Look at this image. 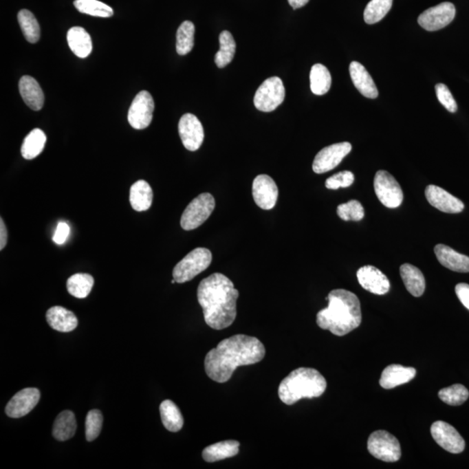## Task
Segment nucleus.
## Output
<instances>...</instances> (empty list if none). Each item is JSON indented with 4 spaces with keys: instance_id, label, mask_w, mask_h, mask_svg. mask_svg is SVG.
I'll list each match as a JSON object with an SVG mask.
<instances>
[{
    "instance_id": "423d86ee",
    "label": "nucleus",
    "mask_w": 469,
    "mask_h": 469,
    "mask_svg": "<svg viewBox=\"0 0 469 469\" xmlns=\"http://www.w3.org/2000/svg\"><path fill=\"white\" fill-rule=\"evenodd\" d=\"M215 206L216 203L212 195L200 194L184 210L181 217V227L184 230H193L202 226L212 214Z\"/></svg>"
},
{
    "instance_id": "2f4dec72",
    "label": "nucleus",
    "mask_w": 469,
    "mask_h": 469,
    "mask_svg": "<svg viewBox=\"0 0 469 469\" xmlns=\"http://www.w3.org/2000/svg\"><path fill=\"white\" fill-rule=\"evenodd\" d=\"M94 285V279L89 274L78 273L67 280L66 287L68 292L76 298H85L91 293Z\"/></svg>"
},
{
    "instance_id": "a211bd4d",
    "label": "nucleus",
    "mask_w": 469,
    "mask_h": 469,
    "mask_svg": "<svg viewBox=\"0 0 469 469\" xmlns=\"http://www.w3.org/2000/svg\"><path fill=\"white\" fill-rule=\"evenodd\" d=\"M425 196L433 207L445 213H460L464 210V204L457 197L437 186H428Z\"/></svg>"
},
{
    "instance_id": "412c9836",
    "label": "nucleus",
    "mask_w": 469,
    "mask_h": 469,
    "mask_svg": "<svg viewBox=\"0 0 469 469\" xmlns=\"http://www.w3.org/2000/svg\"><path fill=\"white\" fill-rule=\"evenodd\" d=\"M349 74L353 84L355 85L360 94L368 98L378 97V88H376L374 80L364 66L360 64L359 62L353 61L349 65Z\"/></svg>"
},
{
    "instance_id": "b1692460",
    "label": "nucleus",
    "mask_w": 469,
    "mask_h": 469,
    "mask_svg": "<svg viewBox=\"0 0 469 469\" xmlns=\"http://www.w3.org/2000/svg\"><path fill=\"white\" fill-rule=\"evenodd\" d=\"M67 42L72 52L80 58H87L92 51L90 34L80 26H75L67 32Z\"/></svg>"
},
{
    "instance_id": "c85d7f7f",
    "label": "nucleus",
    "mask_w": 469,
    "mask_h": 469,
    "mask_svg": "<svg viewBox=\"0 0 469 469\" xmlns=\"http://www.w3.org/2000/svg\"><path fill=\"white\" fill-rule=\"evenodd\" d=\"M161 420L165 428L171 432L180 431L184 426V417L179 408L171 400H165L160 408Z\"/></svg>"
},
{
    "instance_id": "f8f14e48",
    "label": "nucleus",
    "mask_w": 469,
    "mask_h": 469,
    "mask_svg": "<svg viewBox=\"0 0 469 469\" xmlns=\"http://www.w3.org/2000/svg\"><path fill=\"white\" fill-rule=\"evenodd\" d=\"M455 16V6L452 3L444 2L422 12L419 16L418 23L426 31L435 32L450 24Z\"/></svg>"
},
{
    "instance_id": "f704fd0d",
    "label": "nucleus",
    "mask_w": 469,
    "mask_h": 469,
    "mask_svg": "<svg viewBox=\"0 0 469 469\" xmlns=\"http://www.w3.org/2000/svg\"><path fill=\"white\" fill-rule=\"evenodd\" d=\"M393 0H371L364 10V21L367 24L373 25L381 21L391 11Z\"/></svg>"
},
{
    "instance_id": "e433bc0d",
    "label": "nucleus",
    "mask_w": 469,
    "mask_h": 469,
    "mask_svg": "<svg viewBox=\"0 0 469 469\" xmlns=\"http://www.w3.org/2000/svg\"><path fill=\"white\" fill-rule=\"evenodd\" d=\"M195 25L193 22L182 23L177 32V52L184 56L189 54L194 46Z\"/></svg>"
},
{
    "instance_id": "f257e3e1",
    "label": "nucleus",
    "mask_w": 469,
    "mask_h": 469,
    "mask_svg": "<svg viewBox=\"0 0 469 469\" xmlns=\"http://www.w3.org/2000/svg\"><path fill=\"white\" fill-rule=\"evenodd\" d=\"M266 350L259 339L246 335H235L223 340L208 352L204 369L213 381H229L237 367L256 364L265 356Z\"/></svg>"
},
{
    "instance_id": "bb28decb",
    "label": "nucleus",
    "mask_w": 469,
    "mask_h": 469,
    "mask_svg": "<svg viewBox=\"0 0 469 469\" xmlns=\"http://www.w3.org/2000/svg\"><path fill=\"white\" fill-rule=\"evenodd\" d=\"M239 441L229 440L217 442L204 449L202 457L207 462H216L236 457L239 453Z\"/></svg>"
},
{
    "instance_id": "49530a36",
    "label": "nucleus",
    "mask_w": 469,
    "mask_h": 469,
    "mask_svg": "<svg viewBox=\"0 0 469 469\" xmlns=\"http://www.w3.org/2000/svg\"><path fill=\"white\" fill-rule=\"evenodd\" d=\"M309 0H288L289 4L293 9H298L308 4Z\"/></svg>"
},
{
    "instance_id": "f03ea898",
    "label": "nucleus",
    "mask_w": 469,
    "mask_h": 469,
    "mask_svg": "<svg viewBox=\"0 0 469 469\" xmlns=\"http://www.w3.org/2000/svg\"><path fill=\"white\" fill-rule=\"evenodd\" d=\"M239 292L226 276L214 273L201 281L197 300L202 307L204 321L211 329L228 328L237 317V301Z\"/></svg>"
},
{
    "instance_id": "37998d69",
    "label": "nucleus",
    "mask_w": 469,
    "mask_h": 469,
    "mask_svg": "<svg viewBox=\"0 0 469 469\" xmlns=\"http://www.w3.org/2000/svg\"><path fill=\"white\" fill-rule=\"evenodd\" d=\"M69 234H70V227L68 224L65 222L58 223L57 229L55 230L54 242L59 246L65 243L68 239Z\"/></svg>"
},
{
    "instance_id": "7c9ffc66",
    "label": "nucleus",
    "mask_w": 469,
    "mask_h": 469,
    "mask_svg": "<svg viewBox=\"0 0 469 469\" xmlns=\"http://www.w3.org/2000/svg\"><path fill=\"white\" fill-rule=\"evenodd\" d=\"M46 143L45 132L41 129H34L23 142L21 147L22 157L28 160H32L37 157L44 150Z\"/></svg>"
},
{
    "instance_id": "ddd939ff",
    "label": "nucleus",
    "mask_w": 469,
    "mask_h": 469,
    "mask_svg": "<svg viewBox=\"0 0 469 469\" xmlns=\"http://www.w3.org/2000/svg\"><path fill=\"white\" fill-rule=\"evenodd\" d=\"M431 435L438 445L452 454H460L465 449L464 439L453 426L447 422H434L431 426Z\"/></svg>"
},
{
    "instance_id": "6e6552de",
    "label": "nucleus",
    "mask_w": 469,
    "mask_h": 469,
    "mask_svg": "<svg viewBox=\"0 0 469 469\" xmlns=\"http://www.w3.org/2000/svg\"><path fill=\"white\" fill-rule=\"evenodd\" d=\"M285 98V88L282 79L272 77L260 85L254 97V105L257 110L263 112L275 111L283 104Z\"/></svg>"
},
{
    "instance_id": "f3484780",
    "label": "nucleus",
    "mask_w": 469,
    "mask_h": 469,
    "mask_svg": "<svg viewBox=\"0 0 469 469\" xmlns=\"http://www.w3.org/2000/svg\"><path fill=\"white\" fill-rule=\"evenodd\" d=\"M356 276L362 288L375 295H385L391 290V283L388 277L378 268L371 265L363 266L360 268Z\"/></svg>"
},
{
    "instance_id": "ea45409f",
    "label": "nucleus",
    "mask_w": 469,
    "mask_h": 469,
    "mask_svg": "<svg viewBox=\"0 0 469 469\" xmlns=\"http://www.w3.org/2000/svg\"><path fill=\"white\" fill-rule=\"evenodd\" d=\"M364 214L362 204L356 200H350L338 207V217L345 221H361L364 217Z\"/></svg>"
},
{
    "instance_id": "9d476101",
    "label": "nucleus",
    "mask_w": 469,
    "mask_h": 469,
    "mask_svg": "<svg viewBox=\"0 0 469 469\" xmlns=\"http://www.w3.org/2000/svg\"><path fill=\"white\" fill-rule=\"evenodd\" d=\"M154 100L150 92L142 91L132 101L128 111V121L132 128L144 130L153 121Z\"/></svg>"
},
{
    "instance_id": "6ab92c4d",
    "label": "nucleus",
    "mask_w": 469,
    "mask_h": 469,
    "mask_svg": "<svg viewBox=\"0 0 469 469\" xmlns=\"http://www.w3.org/2000/svg\"><path fill=\"white\" fill-rule=\"evenodd\" d=\"M437 259L442 266L455 272H469V257L457 252L452 248L444 244L435 247Z\"/></svg>"
},
{
    "instance_id": "c9c22d12",
    "label": "nucleus",
    "mask_w": 469,
    "mask_h": 469,
    "mask_svg": "<svg viewBox=\"0 0 469 469\" xmlns=\"http://www.w3.org/2000/svg\"><path fill=\"white\" fill-rule=\"evenodd\" d=\"M74 6L79 12L99 18H110L113 15V10L98 0H75Z\"/></svg>"
},
{
    "instance_id": "aec40b11",
    "label": "nucleus",
    "mask_w": 469,
    "mask_h": 469,
    "mask_svg": "<svg viewBox=\"0 0 469 469\" xmlns=\"http://www.w3.org/2000/svg\"><path fill=\"white\" fill-rule=\"evenodd\" d=\"M416 371L411 367L399 364L389 365L383 371L380 379V385L383 389H391L405 384L415 378Z\"/></svg>"
},
{
    "instance_id": "58836bf2",
    "label": "nucleus",
    "mask_w": 469,
    "mask_h": 469,
    "mask_svg": "<svg viewBox=\"0 0 469 469\" xmlns=\"http://www.w3.org/2000/svg\"><path fill=\"white\" fill-rule=\"evenodd\" d=\"M103 425V415L98 409H92L85 420V437L88 441H94L100 434Z\"/></svg>"
},
{
    "instance_id": "cd10ccee",
    "label": "nucleus",
    "mask_w": 469,
    "mask_h": 469,
    "mask_svg": "<svg viewBox=\"0 0 469 469\" xmlns=\"http://www.w3.org/2000/svg\"><path fill=\"white\" fill-rule=\"evenodd\" d=\"M77 429V421L75 415L72 411H63L58 415L54 422L52 435L56 440L65 441L71 439L75 435Z\"/></svg>"
},
{
    "instance_id": "a19ab883",
    "label": "nucleus",
    "mask_w": 469,
    "mask_h": 469,
    "mask_svg": "<svg viewBox=\"0 0 469 469\" xmlns=\"http://www.w3.org/2000/svg\"><path fill=\"white\" fill-rule=\"evenodd\" d=\"M354 181V174L351 171H345L329 177L325 182V186L327 189L338 190L339 188H348L352 186Z\"/></svg>"
},
{
    "instance_id": "4c0bfd02",
    "label": "nucleus",
    "mask_w": 469,
    "mask_h": 469,
    "mask_svg": "<svg viewBox=\"0 0 469 469\" xmlns=\"http://www.w3.org/2000/svg\"><path fill=\"white\" fill-rule=\"evenodd\" d=\"M439 397L442 402L451 406L463 404L469 397L467 388L461 384H455L439 391Z\"/></svg>"
},
{
    "instance_id": "c756f323",
    "label": "nucleus",
    "mask_w": 469,
    "mask_h": 469,
    "mask_svg": "<svg viewBox=\"0 0 469 469\" xmlns=\"http://www.w3.org/2000/svg\"><path fill=\"white\" fill-rule=\"evenodd\" d=\"M310 89L315 95H325L331 87L332 78L328 68L321 64L312 66L309 74Z\"/></svg>"
},
{
    "instance_id": "79ce46f5",
    "label": "nucleus",
    "mask_w": 469,
    "mask_h": 469,
    "mask_svg": "<svg viewBox=\"0 0 469 469\" xmlns=\"http://www.w3.org/2000/svg\"><path fill=\"white\" fill-rule=\"evenodd\" d=\"M435 91H437L438 100L449 112H452V113L457 112L458 109L457 102H455L453 95L449 91L447 85L444 84L435 85Z\"/></svg>"
},
{
    "instance_id": "9b49d317",
    "label": "nucleus",
    "mask_w": 469,
    "mask_h": 469,
    "mask_svg": "<svg viewBox=\"0 0 469 469\" xmlns=\"http://www.w3.org/2000/svg\"><path fill=\"white\" fill-rule=\"evenodd\" d=\"M351 150L352 145L349 142L334 144L323 148L314 160V173L323 174L335 169Z\"/></svg>"
},
{
    "instance_id": "a18cd8bd",
    "label": "nucleus",
    "mask_w": 469,
    "mask_h": 469,
    "mask_svg": "<svg viewBox=\"0 0 469 469\" xmlns=\"http://www.w3.org/2000/svg\"><path fill=\"white\" fill-rule=\"evenodd\" d=\"M8 233L3 219H0V250H4L8 243Z\"/></svg>"
},
{
    "instance_id": "393cba45",
    "label": "nucleus",
    "mask_w": 469,
    "mask_h": 469,
    "mask_svg": "<svg viewBox=\"0 0 469 469\" xmlns=\"http://www.w3.org/2000/svg\"><path fill=\"white\" fill-rule=\"evenodd\" d=\"M400 273L406 289L412 296L420 297L424 295L426 282L424 274L418 268L409 263L402 264L400 268Z\"/></svg>"
},
{
    "instance_id": "1a4fd4ad",
    "label": "nucleus",
    "mask_w": 469,
    "mask_h": 469,
    "mask_svg": "<svg viewBox=\"0 0 469 469\" xmlns=\"http://www.w3.org/2000/svg\"><path fill=\"white\" fill-rule=\"evenodd\" d=\"M376 196L383 206L395 209L404 201V193L397 180L386 171L376 173L374 179Z\"/></svg>"
},
{
    "instance_id": "39448f33",
    "label": "nucleus",
    "mask_w": 469,
    "mask_h": 469,
    "mask_svg": "<svg viewBox=\"0 0 469 469\" xmlns=\"http://www.w3.org/2000/svg\"><path fill=\"white\" fill-rule=\"evenodd\" d=\"M212 254L206 248H197L184 257L173 270V279L177 283L189 282L210 265Z\"/></svg>"
},
{
    "instance_id": "7ed1b4c3",
    "label": "nucleus",
    "mask_w": 469,
    "mask_h": 469,
    "mask_svg": "<svg viewBox=\"0 0 469 469\" xmlns=\"http://www.w3.org/2000/svg\"><path fill=\"white\" fill-rule=\"evenodd\" d=\"M327 300L328 307L316 315V323L320 328L338 336L358 328L362 323V309L356 294L346 290H334Z\"/></svg>"
},
{
    "instance_id": "c03bdc74",
    "label": "nucleus",
    "mask_w": 469,
    "mask_h": 469,
    "mask_svg": "<svg viewBox=\"0 0 469 469\" xmlns=\"http://www.w3.org/2000/svg\"><path fill=\"white\" fill-rule=\"evenodd\" d=\"M455 293L462 305L469 310V285L468 283H459L455 287Z\"/></svg>"
},
{
    "instance_id": "72a5a7b5",
    "label": "nucleus",
    "mask_w": 469,
    "mask_h": 469,
    "mask_svg": "<svg viewBox=\"0 0 469 469\" xmlns=\"http://www.w3.org/2000/svg\"><path fill=\"white\" fill-rule=\"evenodd\" d=\"M18 21L26 41L35 44L41 38V28L33 13L23 9L18 14Z\"/></svg>"
},
{
    "instance_id": "473e14b6",
    "label": "nucleus",
    "mask_w": 469,
    "mask_h": 469,
    "mask_svg": "<svg viewBox=\"0 0 469 469\" xmlns=\"http://www.w3.org/2000/svg\"><path fill=\"white\" fill-rule=\"evenodd\" d=\"M220 50L215 55V63L217 67L223 68L229 65L236 52V42L230 32L223 31L219 35Z\"/></svg>"
},
{
    "instance_id": "5701e85b",
    "label": "nucleus",
    "mask_w": 469,
    "mask_h": 469,
    "mask_svg": "<svg viewBox=\"0 0 469 469\" xmlns=\"http://www.w3.org/2000/svg\"><path fill=\"white\" fill-rule=\"evenodd\" d=\"M46 320L51 328L59 332H71L78 326V318L75 314L61 306L49 309L46 313Z\"/></svg>"
},
{
    "instance_id": "20e7f679",
    "label": "nucleus",
    "mask_w": 469,
    "mask_h": 469,
    "mask_svg": "<svg viewBox=\"0 0 469 469\" xmlns=\"http://www.w3.org/2000/svg\"><path fill=\"white\" fill-rule=\"evenodd\" d=\"M327 382L321 373L312 368H299L281 382L279 395L286 405L305 398H316L325 392Z\"/></svg>"
},
{
    "instance_id": "4be33fe9",
    "label": "nucleus",
    "mask_w": 469,
    "mask_h": 469,
    "mask_svg": "<svg viewBox=\"0 0 469 469\" xmlns=\"http://www.w3.org/2000/svg\"><path fill=\"white\" fill-rule=\"evenodd\" d=\"M19 87L25 103L33 111L41 110L45 95L37 80L31 76H24L19 80Z\"/></svg>"
},
{
    "instance_id": "2eb2a0df",
    "label": "nucleus",
    "mask_w": 469,
    "mask_h": 469,
    "mask_svg": "<svg viewBox=\"0 0 469 469\" xmlns=\"http://www.w3.org/2000/svg\"><path fill=\"white\" fill-rule=\"evenodd\" d=\"M252 195L257 206L263 210H272L279 197V188L268 175H259L253 181Z\"/></svg>"
},
{
    "instance_id": "a878e982",
    "label": "nucleus",
    "mask_w": 469,
    "mask_h": 469,
    "mask_svg": "<svg viewBox=\"0 0 469 469\" xmlns=\"http://www.w3.org/2000/svg\"><path fill=\"white\" fill-rule=\"evenodd\" d=\"M153 200V191L146 181L140 180L132 184L130 203L132 209L141 212L150 209Z\"/></svg>"
},
{
    "instance_id": "4468645a",
    "label": "nucleus",
    "mask_w": 469,
    "mask_h": 469,
    "mask_svg": "<svg viewBox=\"0 0 469 469\" xmlns=\"http://www.w3.org/2000/svg\"><path fill=\"white\" fill-rule=\"evenodd\" d=\"M178 132L182 143L188 151H196L202 145L204 140V127L196 116L184 114L178 124Z\"/></svg>"
},
{
    "instance_id": "0eeeda50",
    "label": "nucleus",
    "mask_w": 469,
    "mask_h": 469,
    "mask_svg": "<svg viewBox=\"0 0 469 469\" xmlns=\"http://www.w3.org/2000/svg\"><path fill=\"white\" fill-rule=\"evenodd\" d=\"M368 450L373 457L386 462L398 461L402 457L397 438L385 430L372 433L368 440Z\"/></svg>"
},
{
    "instance_id": "dca6fc26",
    "label": "nucleus",
    "mask_w": 469,
    "mask_h": 469,
    "mask_svg": "<svg viewBox=\"0 0 469 469\" xmlns=\"http://www.w3.org/2000/svg\"><path fill=\"white\" fill-rule=\"evenodd\" d=\"M41 399L38 389H22L13 396L6 407V415L11 418H21L29 414L37 406Z\"/></svg>"
}]
</instances>
